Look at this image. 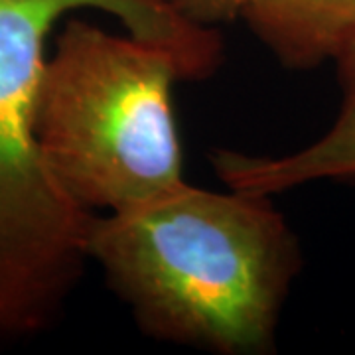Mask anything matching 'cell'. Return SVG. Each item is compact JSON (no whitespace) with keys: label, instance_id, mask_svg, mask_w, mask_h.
Masks as SVG:
<instances>
[{"label":"cell","instance_id":"obj_1","mask_svg":"<svg viewBox=\"0 0 355 355\" xmlns=\"http://www.w3.org/2000/svg\"><path fill=\"white\" fill-rule=\"evenodd\" d=\"M270 198L184 180L93 216L89 261L156 340L221 355L268 354L302 265L298 237Z\"/></svg>","mask_w":355,"mask_h":355},{"label":"cell","instance_id":"obj_2","mask_svg":"<svg viewBox=\"0 0 355 355\" xmlns=\"http://www.w3.org/2000/svg\"><path fill=\"white\" fill-rule=\"evenodd\" d=\"M89 8L170 48L191 81L223 62L216 28L186 20L170 0H0V343L48 330L89 261L93 211L65 190L36 132L51 36L65 16Z\"/></svg>","mask_w":355,"mask_h":355},{"label":"cell","instance_id":"obj_3","mask_svg":"<svg viewBox=\"0 0 355 355\" xmlns=\"http://www.w3.org/2000/svg\"><path fill=\"white\" fill-rule=\"evenodd\" d=\"M174 51L76 12L55 28L36 99L44 156L85 209L119 211L184 182Z\"/></svg>","mask_w":355,"mask_h":355},{"label":"cell","instance_id":"obj_4","mask_svg":"<svg viewBox=\"0 0 355 355\" xmlns=\"http://www.w3.org/2000/svg\"><path fill=\"white\" fill-rule=\"evenodd\" d=\"M336 64L342 105L326 135L284 156L217 150L211 164L225 188L275 196L310 182L355 178V44L343 51Z\"/></svg>","mask_w":355,"mask_h":355},{"label":"cell","instance_id":"obj_5","mask_svg":"<svg viewBox=\"0 0 355 355\" xmlns=\"http://www.w3.org/2000/svg\"><path fill=\"white\" fill-rule=\"evenodd\" d=\"M241 18L291 69L336 62L355 44V0H245Z\"/></svg>","mask_w":355,"mask_h":355},{"label":"cell","instance_id":"obj_6","mask_svg":"<svg viewBox=\"0 0 355 355\" xmlns=\"http://www.w3.org/2000/svg\"><path fill=\"white\" fill-rule=\"evenodd\" d=\"M245 0H170V4L193 24L216 28L241 18Z\"/></svg>","mask_w":355,"mask_h":355}]
</instances>
